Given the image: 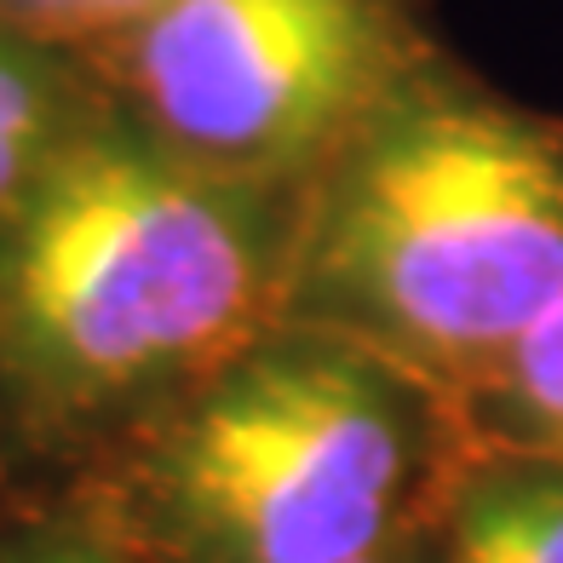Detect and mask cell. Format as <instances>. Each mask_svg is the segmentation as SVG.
Returning <instances> with one entry per match:
<instances>
[{
    "label": "cell",
    "instance_id": "7",
    "mask_svg": "<svg viewBox=\"0 0 563 563\" xmlns=\"http://www.w3.org/2000/svg\"><path fill=\"white\" fill-rule=\"evenodd\" d=\"M500 391L529 454L563 460V299L500 356Z\"/></svg>",
    "mask_w": 563,
    "mask_h": 563
},
{
    "label": "cell",
    "instance_id": "9",
    "mask_svg": "<svg viewBox=\"0 0 563 563\" xmlns=\"http://www.w3.org/2000/svg\"><path fill=\"white\" fill-rule=\"evenodd\" d=\"M162 0H81V18H75V35H110L121 41L144 12H156Z\"/></svg>",
    "mask_w": 563,
    "mask_h": 563
},
{
    "label": "cell",
    "instance_id": "11",
    "mask_svg": "<svg viewBox=\"0 0 563 563\" xmlns=\"http://www.w3.org/2000/svg\"><path fill=\"white\" fill-rule=\"evenodd\" d=\"M356 563H379V558H356Z\"/></svg>",
    "mask_w": 563,
    "mask_h": 563
},
{
    "label": "cell",
    "instance_id": "1",
    "mask_svg": "<svg viewBox=\"0 0 563 563\" xmlns=\"http://www.w3.org/2000/svg\"><path fill=\"white\" fill-rule=\"evenodd\" d=\"M282 190L185 156L144 121H69L0 213L12 363L46 391L104 397L213 356L294 282Z\"/></svg>",
    "mask_w": 563,
    "mask_h": 563
},
{
    "label": "cell",
    "instance_id": "3",
    "mask_svg": "<svg viewBox=\"0 0 563 563\" xmlns=\"http://www.w3.org/2000/svg\"><path fill=\"white\" fill-rule=\"evenodd\" d=\"M408 483V420L356 345L288 340L190 408L162 489L213 563L374 558Z\"/></svg>",
    "mask_w": 563,
    "mask_h": 563
},
{
    "label": "cell",
    "instance_id": "8",
    "mask_svg": "<svg viewBox=\"0 0 563 563\" xmlns=\"http://www.w3.org/2000/svg\"><path fill=\"white\" fill-rule=\"evenodd\" d=\"M81 0H0V23L23 35H75Z\"/></svg>",
    "mask_w": 563,
    "mask_h": 563
},
{
    "label": "cell",
    "instance_id": "6",
    "mask_svg": "<svg viewBox=\"0 0 563 563\" xmlns=\"http://www.w3.org/2000/svg\"><path fill=\"white\" fill-rule=\"evenodd\" d=\"M64 126L69 115H64L58 81L35 58L30 35L0 23V213L35 178L46 150L64 139Z\"/></svg>",
    "mask_w": 563,
    "mask_h": 563
},
{
    "label": "cell",
    "instance_id": "2",
    "mask_svg": "<svg viewBox=\"0 0 563 563\" xmlns=\"http://www.w3.org/2000/svg\"><path fill=\"white\" fill-rule=\"evenodd\" d=\"M294 288L363 340L500 363L563 299V121L408 75L317 173Z\"/></svg>",
    "mask_w": 563,
    "mask_h": 563
},
{
    "label": "cell",
    "instance_id": "4",
    "mask_svg": "<svg viewBox=\"0 0 563 563\" xmlns=\"http://www.w3.org/2000/svg\"><path fill=\"white\" fill-rule=\"evenodd\" d=\"M121 53L150 133L276 185L322 173L415 75L397 0H162Z\"/></svg>",
    "mask_w": 563,
    "mask_h": 563
},
{
    "label": "cell",
    "instance_id": "5",
    "mask_svg": "<svg viewBox=\"0 0 563 563\" xmlns=\"http://www.w3.org/2000/svg\"><path fill=\"white\" fill-rule=\"evenodd\" d=\"M449 563H563V460L483 472L454 511Z\"/></svg>",
    "mask_w": 563,
    "mask_h": 563
},
{
    "label": "cell",
    "instance_id": "10",
    "mask_svg": "<svg viewBox=\"0 0 563 563\" xmlns=\"http://www.w3.org/2000/svg\"><path fill=\"white\" fill-rule=\"evenodd\" d=\"M23 563H104V558H92L81 547H58V552H35V558H23Z\"/></svg>",
    "mask_w": 563,
    "mask_h": 563
}]
</instances>
